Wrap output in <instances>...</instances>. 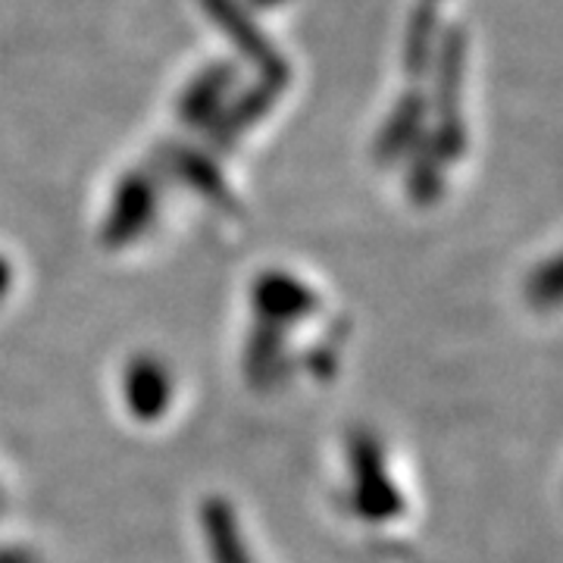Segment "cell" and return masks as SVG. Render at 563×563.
Instances as JSON below:
<instances>
[{
	"label": "cell",
	"instance_id": "obj_5",
	"mask_svg": "<svg viewBox=\"0 0 563 563\" xmlns=\"http://www.w3.org/2000/svg\"><path fill=\"white\" fill-rule=\"evenodd\" d=\"M201 526L213 563H254L244 544L242 526L235 520V510L222 498H207L201 507Z\"/></svg>",
	"mask_w": 563,
	"mask_h": 563
},
{
	"label": "cell",
	"instance_id": "obj_1",
	"mask_svg": "<svg viewBox=\"0 0 563 563\" xmlns=\"http://www.w3.org/2000/svg\"><path fill=\"white\" fill-rule=\"evenodd\" d=\"M351 476H354V504L361 517L383 523L395 520L404 510V498L385 473V457L373 435H354L351 442Z\"/></svg>",
	"mask_w": 563,
	"mask_h": 563
},
{
	"label": "cell",
	"instance_id": "obj_8",
	"mask_svg": "<svg viewBox=\"0 0 563 563\" xmlns=\"http://www.w3.org/2000/svg\"><path fill=\"white\" fill-rule=\"evenodd\" d=\"M0 563H35L20 548H0Z\"/></svg>",
	"mask_w": 563,
	"mask_h": 563
},
{
	"label": "cell",
	"instance_id": "obj_6",
	"mask_svg": "<svg viewBox=\"0 0 563 563\" xmlns=\"http://www.w3.org/2000/svg\"><path fill=\"white\" fill-rule=\"evenodd\" d=\"M282 363V339L273 325H263L254 332L251 347H247V373L257 385H266Z\"/></svg>",
	"mask_w": 563,
	"mask_h": 563
},
{
	"label": "cell",
	"instance_id": "obj_3",
	"mask_svg": "<svg viewBox=\"0 0 563 563\" xmlns=\"http://www.w3.org/2000/svg\"><path fill=\"white\" fill-rule=\"evenodd\" d=\"M254 307L266 322H298L317 310V295L288 273H266L254 285Z\"/></svg>",
	"mask_w": 563,
	"mask_h": 563
},
{
	"label": "cell",
	"instance_id": "obj_9",
	"mask_svg": "<svg viewBox=\"0 0 563 563\" xmlns=\"http://www.w3.org/2000/svg\"><path fill=\"white\" fill-rule=\"evenodd\" d=\"M10 279H13V269H10V263L0 257V298L7 295V288H10Z\"/></svg>",
	"mask_w": 563,
	"mask_h": 563
},
{
	"label": "cell",
	"instance_id": "obj_2",
	"mask_svg": "<svg viewBox=\"0 0 563 563\" xmlns=\"http://www.w3.org/2000/svg\"><path fill=\"white\" fill-rule=\"evenodd\" d=\"M122 395H125V404L135 420H161L173 401V376L161 361L135 357L122 373Z\"/></svg>",
	"mask_w": 563,
	"mask_h": 563
},
{
	"label": "cell",
	"instance_id": "obj_4",
	"mask_svg": "<svg viewBox=\"0 0 563 563\" xmlns=\"http://www.w3.org/2000/svg\"><path fill=\"white\" fill-rule=\"evenodd\" d=\"M151 213H154V191H151L147 181L132 176L120 188V198H117L113 210H110V220L103 225V242L110 244V247L132 242L141 229L147 225Z\"/></svg>",
	"mask_w": 563,
	"mask_h": 563
},
{
	"label": "cell",
	"instance_id": "obj_7",
	"mask_svg": "<svg viewBox=\"0 0 563 563\" xmlns=\"http://www.w3.org/2000/svg\"><path fill=\"white\" fill-rule=\"evenodd\" d=\"M529 301L539 307H554L561 301V263L548 261L539 273L529 279Z\"/></svg>",
	"mask_w": 563,
	"mask_h": 563
}]
</instances>
